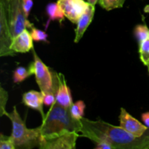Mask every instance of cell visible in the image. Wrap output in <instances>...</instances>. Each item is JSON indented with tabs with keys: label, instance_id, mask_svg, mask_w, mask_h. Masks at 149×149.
Segmentation results:
<instances>
[{
	"label": "cell",
	"instance_id": "1",
	"mask_svg": "<svg viewBox=\"0 0 149 149\" xmlns=\"http://www.w3.org/2000/svg\"><path fill=\"white\" fill-rule=\"evenodd\" d=\"M81 122V136L89 138L95 143L106 141L113 149H148L149 148V128L141 137L132 135L121 127L102 120L91 121L80 119Z\"/></svg>",
	"mask_w": 149,
	"mask_h": 149
},
{
	"label": "cell",
	"instance_id": "2",
	"mask_svg": "<svg viewBox=\"0 0 149 149\" xmlns=\"http://www.w3.org/2000/svg\"><path fill=\"white\" fill-rule=\"evenodd\" d=\"M81 120L71 116L69 108L63 107L55 102L45 114L39 129L42 139H45L68 132H81Z\"/></svg>",
	"mask_w": 149,
	"mask_h": 149
},
{
	"label": "cell",
	"instance_id": "3",
	"mask_svg": "<svg viewBox=\"0 0 149 149\" xmlns=\"http://www.w3.org/2000/svg\"><path fill=\"white\" fill-rule=\"evenodd\" d=\"M6 116L10 119L13 125L10 136L15 148L31 149L39 146L42 137L39 127L34 129H29L20 117L15 106H14L13 111L7 113Z\"/></svg>",
	"mask_w": 149,
	"mask_h": 149
},
{
	"label": "cell",
	"instance_id": "4",
	"mask_svg": "<svg viewBox=\"0 0 149 149\" xmlns=\"http://www.w3.org/2000/svg\"><path fill=\"white\" fill-rule=\"evenodd\" d=\"M32 50L33 55V63L34 66V75L40 91L43 93V94L53 93L56 95L57 89L59 84L58 74H52V71H51L39 58L33 48Z\"/></svg>",
	"mask_w": 149,
	"mask_h": 149
},
{
	"label": "cell",
	"instance_id": "5",
	"mask_svg": "<svg viewBox=\"0 0 149 149\" xmlns=\"http://www.w3.org/2000/svg\"><path fill=\"white\" fill-rule=\"evenodd\" d=\"M8 15L13 39L25 29H31L33 26V24L29 22L25 13L22 0H10Z\"/></svg>",
	"mask_w": 149,
	"mask_h": 149
},
{
	"label": "cell",
	"instance_id": "6",
	"mask_svg": "<svg viewBox=\"0 0 149 149\" xmlns=\"http://www.w3.org/2000/svg\"><path fill=\"white\" fill-rule=\"evenodd\" d=\"M10 0H0V56H13L15 52L10 49L13 41L10 23L8 7Z\"/></svg>",
	"mask_w": 149,
	"mask_h": 149
},
{
	"label": "cell",
	"instance_id": "7",
	"mask_svg": "<svg viewBox=\"0 0 149 149\" xmlns=\"http://www.w3.org/2000/svg\"><path fill=\"white\" fill-rule=\"evenodd\" d=\"M80 135L79 132H68L51 138L41 140V149H74Z\"/></svg>",
	"mask_w": 149,
	"mask_h": 149
},
{
	"label": "cell",
	"instance_id": "8",
	"mask_svg": "<svg viewBox=\"0 0 149 149\" xmlns=\"http://www.w3.org/2000/svg\"><path fill=\"white\" fill-rule=\"evenodd\" d=\"M57 3L63 12L65 17L73 23H77L90 4L84 0H58Z\"/></svg>",
	"mask_w": 149,
	"mask_h": 149
},
{
	"label": "cell",
	"instance_id": "9",
	"mask_svg": "<svg viewBox=\"0 0 149 149\" xmlns=\"http://www.w3.org/2000/svg\"><path fill=\"white\" fill-rule=\"evenodd\" d=\"M119 122L121 127L137 137L142 136L148 129L145 125L131 116L124 108L121 109Z\"/></svg>",
	"mask_w": 149,
	"mask_h": 149
},
{
	"label": "cell",
	"instance_id": "10",
	"mask_svg": "<svg viewBox=\"0 0 149 149\" xmlns=\"http://www.w3.org/2000/svg\"><path fill=\"white\" fill-rule=\"evenodd\" d=\"M33 48V39L27 29L23 30L21 33L13 38L10 45V49L15 53H25L29 52Z\"/></svg>",
	"mask_w": 149,
	"mask_h": 149
},
{
	"label": "cell",
	"instance_id": "11",
	"mask_svg": "<svg viewBox=\"0 0 149 149\" xmlns=\"http://www.w3.org/2000/svg\"><path fill=\"white\" fill-rule=\"evenodd\" d=\"M23 103L27 107L36 110L42 114V119L45 115L43 110L44 94L42 92L31 90L23 95Z\"/></svg>",
	"mask_w": 149,
	"mask_h": 149
},
{
	"label": "cell",
	"instance_id": "12",
	"mask_svg": "<svg viewBox=\"0 0 149 149\" xmlns=\"http://www.w3.org/2000/svg\"><path fill=\"white\" fill-rule=\"evenodd\" d=\"M58 79L59 84L56 92V103L63 107L68 109L73 104L71 91L65 82L64 76L58 74Z\"/></svg>",
	"mask_w": 149,
	"mask_h": 149
},
{
	"label": "cell",
	"instance_id": "13",
	"mask_svg": "<svg viewBox=\"0 0 149 149\" xmlns=\"http://www.w3.org/2000/svg\"><path fill=\"white\" fill-rule=\"evenodd\" d=\"M95 14V6L90 4L87 11L81 16L77 22V29H75V38L74 42L77 43L81 40L84 32L92 23Z\"/></svg>",
	"mask_w": 149,
	"mask_h": 149
},
{
	"label": "cell",
	"instance_id": "14",
	"mask_svg": "<svg viewBox=\"0 0 149 149\" xmlns=\"http://www.w3.org/2000/svg\"><path fill=\"white\" fill-rule=\"evenodd\" d=\"M46 11L48 15V17H49L47 23L45 26L46 29H47L49 23L51 21L58 20L60 23H61V21H63L64 17H65V15H64L63 12L62 11L61 7H60V6L58 4V3H49L47 6Z\"/></svg>",
	"mask_w": 149,
	"mask_h": 149
},
{
	"label": "cell",
	"instance_id": "15",
	"mask_svg": "<svg viewBox=\"0 0 149 149\" xmlns=\"http://www.w3.org/2000/svg\"><path fill=\"white\" fill-rule=\"evenodd\" d=\"M32 74H34V66L33 63H31L29 67L18 66L13 72V81L15 83H20Z\"/></svg>",
	"mask_w": 149,
	"mask_h": 149
},
{
	"label": "cell",
	"instance_id": "16",
	"mask_svg": "<svg viewBox=\"0 0 149 149\" xmlns=\"http://www.w3.org/2000/svg\"><path fill=\"white\" fill-rule=\"evenodd\" d=\"M84 109H85V104L83 100H77L75 103H73V104L69 108L71 116L74 119L79 120L84 117Z\"/></svg>",
	"mask_w": 149,
	"mask_h": 149
},
{
	"label": "cell",
	"instance_id": "17",
	"mask_svg": "<svg viewBox=\"0 0 149 149\" xmlns=\"http://www.w3.org/2000/svg\"><path fill=\"white\" fill-rule=\"evenodd\" d=\"M134 34L140 45L141 42L149 39V29L146 25H137L134 30Z\"/></svg>",
	"mask_w": 149,
	"mask_h": 149
},
{
	"label": "cell",
	"instance_id": "18",
	"mask_svg": "<svg viewBox=\"0 0 149 149\" xmlns=\"http://www.w3.org/2000/svg\"><path fill=\"white\" fill-rule=\"evenodd\" d=\"M140 59L145 65L149 66V39L139 45Z\"/></svg>",
	"mask_w": 149,
	"mask_h": 149
},
{
	"label": "cell",
	"instance_id": "19",
	"mask_svg": "<svg viewBox=\"0 0 149 149\" xmlns=\"http://www.w3.org/2000/svg\"><path fill=\"white\" fill-rule=\"evenodd\" d=\"M125 0H99L100 7L107 11L114 10L116 8H122L125 4Z\"/></svg>",
	"mask_w": 149,
	"mask_h": 149
},
{
	"label": "cell",
	"instance_id": "20",
	"mask_svg": "<svg viewBox=\"0 0 149 149\" xmlns=\"http://www.w3.org/2000/svg\"><path fill=\"white\" fill-rule=\"evenodd\" d=\"M30 33L31 35V37L33 41H36V42H48V35L45 31L39 30V29H36L34 26H33L31 29Z\"/></svg>",
	"mask_w": 149,
	"mask_h": 149
},
{
	"label": "cell",
	"instance_id": "21",
	"mask_svg": "<svg viewBox=\"0 0 149 149\" xmlns=\"http://www.w3.org/2000/svg\"><path fill=\"white\" fill-rule=\"evenodd\" d=\"M0 149H15L11 136H5L3 134H1Z\"/></svg>",
	"mask_w": 149,
	"mask_h": 149
},
{
	"label": "cell",
	"instance_id": "22",
	"mask_svg": "<svg viewBox=\"0 0 149 149\" xmlns=\"http://www.w3.org/2000/svg\"><path fill=\"white\" fill-rule=\"evenodd\" d=\"M7 99H8L7 93L3 89V87H1V91H0V116H1L7 115V113H8L5 110Z\"/></svg>",
	"mask_w": 149,
	"mask_h": 149
},
{
	"label": "cell",
	"instance_id": "23",
	"mask_svg": "<svg viewBox=\"0 0 149 149\" xmlns=\"http://www.w3.org/2000/svg\"><path fill=\"white\" fill-rule=\"evenodd\" d=\"M56 102V95L55 93H49L44 94V104L47 106H52Z\"/></svg>",
	"mask_w": 149,
	"mask_h": 149
},
{
	"label": "cell",
	"instance_id": "24",
	"mask_svg": "<svg viewBox=\"0 0 149 149\" xmlns=\"http://www.w3.org/2000/svg\"><path fill=\"white\" fill-rule=\"evenodd\" d=\"M22 3H23V9H24L25 13H26L27 17H29L31 10L32 7H33V0H22Z\"/></svg>",
	"mask_w": 149,
	"mask_h": 149
},
{
	"label": "cell",
	"instance_id": "25",
	"mask_svg": "<svg viewBox=\"0 0 149 149\" xmlns=\"http://www.w3.org/2000/svg\"><path fill=\"white\" fill-rule=\"evenodd\" d=\"M95 149H113V147L106 141H100L96 143Z\"/></svg>",
	"mask_w": 149,
	"mask_h": 149
},
{
	"label": "cell",
	"instance_id": "26",
	"mask_svg": "<svg viewBox=\"0 0 149 149\" xmlns=\"http://www.w3.org/2000/svg\"><path fill=\"white\" fill-rule=\"evenodd\" d=\"M141 118H142L144 125L149 128V112H146V113H143Z\"/></svg>",
	"mask_w": 149,
	"mask_h": 149
},
{
	"label": "cell",
	"instance_id": "27",
	"mask_svg": "<svg viewBox=\"0 0 149 149\" xmlns=\"http://www.w3.org/2000/svg\"><path fill=\"white\" fill-rule=\"evenodd\" d=\"M98 1L99 0H87V1H88L91 5L93 6H95V4L98 2Z\"/></svg>",
	"mask_w": 149,
	"mask_h": 149
},
{
	"label": "cell",
	"instance_id": "28",
	"mask_svg": "<svg viewBox=\"0 0 149 149\" xmlns=\"http://www.w3.org/2000/svg\"><path fill=\"white\" fill-rule=\"evenodd\" d=\"M143 11L146 13H149V4H147V5L145 6V7L143 9Z\"/></svg>",
	"mask_w": 149,
	"mask_h": 149
},
{
	"label": "cell",
	"instance_id": "29",
	"mask_svg": "<svg viewBox=\"0 0 149 149\" xmlns=\"http://www.w3.org/2000/svg\"><path fill=\"white\" fill-rule=\"evenodd\" d=\"M148 72H149V67H148Z\"/></svg>",
	"mask_w": 149,
	"mask_h": 149
}]
</instances>
